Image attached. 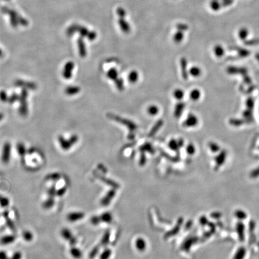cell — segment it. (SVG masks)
Masks as SVG:
<instances>
[{
    "instance_id": "cell-46",
    "label": "cell",
    "mask_w": 259,
    "mask_h": 259,
    "mask_svg": "<svg viewBox=\"0 0 259 259\" xmlns=\"http://www.w3.org/2000/svg\"><path fill=\"white\" fill-rule=\"evenodd\" d=\"M109 256V253L108 251H105L101 256L100 259H108V257Z\"/></svg>"
},
{
    "instance_id": "cell-17",
    "label": "cell",
    "mask_w": 259,
    "mask_h": 259,
    "mask_svg": "<svg viewBox=\"0 0 259 259\" xmlns=\"http://www.w3.org/2000/svg\"><path fill=\"white\" fill-rule=\"evenodd\" d=\"M118 76V72L115 68L109 69L107 72V77L112 81H115Z\"/></svg>"
},
{
    "instance_id": "cell-16",
    "label": "cell",
    "mask_w": 259,
    "mask_h": 259,
    "mask_svg": "<svg viewBox=\"0 0 259 259\" xmlns=\"http://www.w3.org/2000/svg\"><path fill=\"white\" fill-rule=\"evenodd\" d=\"M188 73L194 78H198L201 75L202 70L198 66H193L189 69Z\"/></svg>"
},
{
    "instance_id": "cell-26",
    "label": "cell",
    "mask_w": 259,
    "mask_h": 259,
    "mask_svg": "<svg viewBox=\"0 0 259 259\" xmlns=\"http://www.w3.org/2000/svg\"><path fill=\"white\" fill-rule=\"evenodd\" d=\"M79 54L82 57H85L86 55V49L85 47V45L82 41L79 42Z\"/></svg>"
},
{
    "instance_id": "cell-1",
    "label": "cell",
    "mask_w": 259,
    "mask_h": 259,
    "mask_svg": "<svg viewBox=\"0 0 259 259\" xmlns=\"http://www.w3.org/2000/svg\"><path fill=\"white\" fill-rule=\"evenodd\" d=\"M107 116L109 119H111L119 124H123V126H126L130 130V131H134L136 130L137 129V126L132 121H130L129 119L122 118L121 116H119L116 115H115L112 113H109L107 114Z\"/></svg>"
},
{
    "instance_id": "cell-49",
    "label": "cell",
    "mask_w": 259,
    "mask_h": 259,
    "mask_svg": "<svg viewBox=\"0 0 259 259\" xmlns=\"http://www.w3.org/2000/svg\"><path fill=\"white\" fill-rule=\"evenodd\" d=\"M134 137H135V135L133 133V131H131L130 134H129L128 135V139H130V140H132V139H134Z\"/></svg>"
},
{
    "instance_id": "cell-27",
    "label": "cell",
    "mask_w": 259,
    "mask_h": 259,
    "mask_svg": "<svg viewBox=\"0 0 259 259\" xmlns=\"http://www.w3.org/2000/svg\"><path fill=\"white\" fill-rule=\"evenodd\" d=\"M169 147L171 150H174V151L177 150H178L179 148H180L179 145H178V140H176L174 139H172V140H170V142L169 143Z\"/></svg>"
},
{
    "instance_id": "cell-4",
    "label": "cell",
    "mask_w": 259,
    "mask_h": 259,
    "mask_svg": "<svg viewBox=\"0 0 259 259\" xmlns=\"http://www.w3.org/2000/svg\"><path fill=\"white\" fill-rule=\"evenodd\" d=\"M199 123L198 118L193 113H190L182 123V126L186 128L194 127L197 126Z\"/></svg>"
},
{
    "instance_id": "cell-41",
    "label": "cell",
    "mask_w": 259,
    "mask_h": 259,
    "mask_svg": "<svg viewBox=\"0 0 259 259\" xmlns=\"http://www.w3.org/2000/svg\"><path fill=\"white\" fill-rule=\"evenodd\" d=\"M67 190V188L65 187H63L60 189H59L58 191H57V195L58 196H63Z\"/></svg>"
},
{
    "instance_id": "cell-43",
    "label": "cell",
    "mask_w": 259,
    "mask_h": 259,
    "mask_svg": "<svg viewBox=\"0 0 259 259\" xmlns=\"http://www.w3.org/2000/svg\"><path fill=\"white\" fill-rule=\"evenodd\" d=\"M243 81H244L245 83L247 84H251V78L249 76H248L247 75V74H245V75H243Z\"/></svg>"
},
{
    "instance_id": "cell-52",
    "label": "cell",
    "mask_w": 259,
    "mask_h": 259,
    "mask_svg": "<svg viewBox=\"0 0 259 259\" xmlns=\"http://www.w3.org/2000/svg\"><path fill=\"white\" fill-rule=\"evenodd\" d=\"M1 197H2V196H1V195H0V199H1Z\"/></svg>"
},
{
    "instance_id": "cell-51",
    "label": "cell",
    "mask_w": 259,
    "mask_h": 259,
    "mask_svg": "<svg viewBox=\"0 0 259 259\" xmlns=\"http://www.w3.org/2000/svg\"><path fill=\"white\" fill-rule=\"evenodd\" d=\"M257 60H258L259 61V55H257Z\"/></svg>"
},
{
    "instance_id": "cell-11",
    "label": "cell",
    "mask_w": 259,
    "mask_h": 259,
    "mask_svg": "<svg viewBox=\"0 0 259 259\" xmlns=\"http://www.w3.org/2000/svg\"><path fill=\"white\" fill-rule=\"evenodd\" d=\"M185 107V104L182 102H178L175 105L174 109V116H175V118H178L181 116Z\"/></svg>"
},
{
    "instance_id": "cell-42",
    "label": "cell",
    "mask_w": 259,
    "mask_h": 259,
    "mask_svg": "<svg viewBox=\"0 0 259 259\" xmlns=\"http://www.w3.org/2000/svg\"><path fill=\"white\" fill-rule=\"evenodd\" d=\"M22 256L21 253L19 251H17L13 254L12 257L10 259H21Z\"/></svg>"
},
{
    "instance_id": "cell-18",
    "label": "cell",
    "mask_w": 259,
    "mask_h": 259,
    "mask_svg": "<svg viewBox=\"0 0 259 259\" xmlns=\"http://www.w3.org/2000/svg\"><path fill=\"white\" fill-rule=\"evenodd\" d=\"M201 97V92L198 89H194L190 92V98L193 101H197Z\"/></svg>"
},
{
    "instance_id": "cell-29",
    "label": "cell",
    "mask_w": 259,
    "mask_h": 259,
    "mask_svg": "<svg viewBox=\"0 0 259 259\" xmlns=\"http://www.w3.org/2000/svg\"><path fill=\"white\" fill-rule=\"evenodd\" d=\"M214 53L217 57H221L224 55V50L220 46H216L214 48Z\"/></svg>"
},
{
    "instance_id": "cell-38",
    "label": "cell",
    "mask_w": 259,
    "mask_h": 259,
    "mask_svg": "<svg viewBox=\"0 0 259 259\" xmlns=\"http://www.w3.org/2000/svg\"><path fill=\"white\" fill-rule=\"evenodd\" d=\"M254 103L253 98L251 97H249L246 102V105L247 106V108L253 110V109L254 108Z\"/></svg>"
},
{
    "instance_id": "cell-13",
    "label": "cell",
    "mask_w": 259,
    "mask_h": 259,
    "mask_svg": "<svg viewBox=\"0 0 259 259\" xmlns=\"http://www.w3.org/2000/svg\"><path fill=\"white\" fill-rule=\"evenodd\" d=\"M3 216L4 218L5 219V223L7 226L9 227V228L13 232H16V228H15V226L13 223V222L12 221V220L11 219V218L9 216V212L5 211L3 213Z\"/></svg>"
},
{
    "instance_id": "cell-20",
    "label": "cell",
    "mask_w": 259,
    "mask_h": 259,
    "mask_svg": "<svg viewBox=\"0 0 259 259\" xmlns=\"http://www.w3.org/2000/svg\"><path fill=\"white\" fill-rule=\"evenodd\" d=\"M15 240V237L13 235H7L3 237L1 239L0 242L2 245H7L13 242Z\"/></svg>"
},
{
    "instance_id": "cell-35",
    "label": "cell",
    "mask_w": 259,
    "mask_h": 259,
    "mask_svg": "<svg viewBox=\"0 0 259 259\" xmlns=\"http://www.w3.org/2000/svg\"><path fill=\"white\" fill-rule=\"evenodd\" d=\"M9 99V96L7 94L6 92L4 90L0 91V100L2 102H7Z\"/></svg>"
},
{
    "instance_id": "cell-37",
    "label": "cell",
    "mask_w": 259,
    "mask_h": 259,
    "mask_svg": "<svg viewBox=\"0 0 259 259\" xmlns=\"http://www.w3.org/2000/svg\"><path fill=\"white\" fill-rule=\"evenodd\" d=\"M47 194L49 197L54 198L55 196L57 195V190L55 188V185L52 186L47 191Z\"/></svg>"
},
{
    "instance_id": "cell-8",
    "label": "cell",
    "mask_w": 259,
    "mask_h": 259,
    "mask_svg": "<svg viewBox=\"0 0 259 259\" xmlns=\"http://www.w3.org/2000/svg\"><path fill=\"white\" fill-rule=\"evenodd\" d=\"M15 85L16 86H19V87H22V88H25L26 89H31V90L36 89L37 87V85L34 82H28V81H23V80H16L15 82Z\"/></svg>"
},
{
    "instance_id": "cell-3",
    "label": "cell",
    "mask_w": 259,
    "mask_h": 259,
    "mask_svg": "<svg viewBox=\"0 0 259 259\" xmlns=\"http://www.w3.org/2000/svg\"><path fill=\"white\" fill-rule=\"evenodd\" d=\"M58 141L61 147L64 150H68L74 144L78 141V136L76 134L73 135L68 140H66L62 136L58 137Z\"/></svg>"
},
{
    "instance_id": "cell-5",
    "label": "cell",
    "mask_w": 259,
    "mask_h": 259,
    "mask_svg": "<svg viewBox=\"0 0 259 259\" xmlns=\"http://www.w3.org/2000/svg\"><path fill=\"white\" fill-rule=\"evenodd\" d=\"M11 155V145L9 142L4 143L1 155V160L3 163L7 164L9 162Z\"/></svg>"
},
{
    "instance_id": "cell-50",
    "label": "cell",
    "mask_w": 259,
    "mask_h": 259,
    "mask_svg": "<svg viewBox=\"0 0 259 259\" xmlns=\"http://www.w3.org/2000/svg\"><path fill=\"white\" fill-rule=\"evenodd\" d=\"M2 55V51L0 49V57H1Z\"/></svg>"
},
{
    "instance_id": "cell-14",
    "label": "cell",
    "mask_w": 259,
    "mask_h": 259,
    "mask_svg": "<svg viewBox=\"0 0 259 259\" xmlns=\"http://www.w3.org/2000/svg\"><path fill=\"white\" fill-rule=\"evenodd\" d=\"M81 91V88L78 86H69L65 89V92L68 95H73L78 94Z\"/></svg>"
},
{
    "instance_id": "cell-22",
    "label": "cell",
    "mask_w": 259,
    "mask_h": 259,
    "mask_svg": "<svg viewBox=\"0 0 259 259\" xmlns=\"http://www.w3.org/2000/svg\"><path fill=\"white\" fill-rule=\"evenodd\" d=\"M55 203V200H54V198L52 197H49L45 200V202L43 203V207L46 209H50Z\"/></svg>"
},
{
    "instance_id": "cell-33",
    "label": "cell",
    "mask_w": 259,
    "mask_h": 259,
    "mask_svg": "<svg viewBox=\"0 0 259 259\" xmlns=\"http://www.w3.org/2000/svg\"><path fill=\"white\" fill-rule=\"evenodd\" d=\"M60 178V174H59L58 173H54L49 174L46 177V178L47 179L53 180V181H57V180L59 179Z\"/></svg>"
},
{
    "instance_id": "cell-23",
    "label": "cell",
    "mask_w": 259,
    "mask_h": 259,
    "mask_svg": "<svg viewBox=\"0 0 259 259\" xmlns=\"http://www.w3.org/2000/svg\"><path fill=\"white\" fill-rule=\"evenodd\" d=\"M147 112L151 116H155L159 112V108L156 105H151L147 108Z\"/></svg>"
},
{
    "instance_id": "cell-44",
    "label": "cell",
    "mask_w": 259,
    "mask_h": 259,
    "mask_svg": "<svg viewBox=\"0 0 259 259\" xmlns=\"http://www.w3.org/2000/svg\"><path fill=\"white\" fill-rule=\"evenodd\" d=\"M98 251V248L97 247H96V248H94V249L92 250V251L90 253L89 257H90L91 258H93V257H94V256L97 254V253Z\"/></svg>"
},
{
    "instance_id": "cell-12",
    "label": "cell",
    "mask_w": 259,
    "mask_h": 259,
    "mask_svg": "<svg viewBox=\"0 0 259 259\" xmlns=\"http://www.w3.org/2000/svg\"><path fill=\"white\" fill-rule=\"evenodd\" d=\"M163 124H164V121L162 119H159L158 121H157L154 124V126L152 127V128L151 129V131H150L148 134V137H153L158 132V131L161 128Z\"/></svg>"
},
{
    "instance_id": "cell-2",
    "label": "cell",
    "mask_w": 259,
    "mask_h": 259,
    "mask_svg": "<svg viewBox=\"0 0 259 259\" xmlns=\"http://www.w3.org/2000/svg\"><path fill=\"white\" fill-rule=\"evenodd\" d=\"M28 95V92L27 89L25 88L22 89L19 98V102L21 105L19 109V112L22 116H26L28 114V103L26 101Z\"/></svg>"
},
{
    "instance_id": "cell-25",
    "label": "cell",
    "mask_w": 259,
    "mask_h": 259,
    "mask_svg": "<svg viewBox=\"0 0 259 259\" xmlns=\"http://www.w3.org/2000/svg\"><path fill=\"white\" fill-rule=\"evenodd\" d=\"M17 151L18 152L19 155L21 157H23L26 153V150L24 145L22 143H19L17 145Z\"/></svg>"
},
{
    "instance_id": "cell-39",
    "label": "cell",
    "mask_w": 259,
    "mask_h": 259,
    "mask_svg": "<svg viewBox=\"0 0 259 259\" xmlns=\"http://www.w3.org/2000/svg\"><path fill=\"white\" fill-rule=\"evenodd\" d=\"M140 150L143 151H150V152L152 151V145H151V143H147L143 144V145L140 147Z\"/></svg>"
},
{
    "instance_id": "cell-19",
    "label": "cell",
    "mask_w": 259,
    "mask_h": 259,
    "mask_svg": "<svg viewBox=\"0 0 259 259\" xmlns=\"http://www.w3.org/2000/svg\"><path fill=\"white\" fill-rule=\"evenodd\" d=\"M184 92L182 89H180V88H177L176 89L174 90L173 95V97L179 101H181V100H182L184 97Z\"/></svg>"
},
{
    "instance_id": "cell-15",
    "label": "cell",
    "mask_w": 259,
    "mask_h": 259,
    "mask_svg": "<svg viewBox=\"0 0 259 259\" xmlns=\"http://www.w3.org/2000/svg\"><path fill=\"white\" fill-rule=\"evenodd\" d=\"M139 73L136 70H132L128 75V81L131 84H136L139 80Z\"/></svg>"
},
{
    "instance_id": "cell-36",
    "label": "cell",
    "mask_w": 259,
    "mask_h": 259,
    "mask_svg": "<svg viewBox=\"0 0 259 259\" xmlns=\"http://www.w3.org/2000/svg\"><path fill=\"white\" fill-rule=\"evenodd\" d=\"M9 205V200L7 197H1L0 199V205L2 208H5Z\"/></svg>"
},
{
    "instance_id": "cell-40",
    "label": "cell",
    "mask_w": 259,
    "mask_h": 259,
    "mask_svg": "<svg viewBox=\"0 0 259 259\" xmlns=\"http://www.w3.org/2000/svg\"><path fill=\"white\" fill-rule=\"evenodd\" d=\"M187 152L189 154H193L195 152V147L194 145L192 143H190L189 145H188V146L187 147Z\"/></svg>"
},
{
    "instance_id": "cell-6",
    "label": "cell",
    "mask_w": 259,
    "mask_h": 259,
    "mask_svg": "<svg viewBox=\"0 0 259 259\" xmlns=\"http://www.w3.org/2000/svg\"><path fill=\"white\" fill-rule=\"evenodd\" d=\"M74 67V64L72 61L67 62L64 65V68L63 72V77L66 79H69L71 78L72 71Z\"/></svg>"
},
{
    "instance_id": "cell-30",
    "label": "cell",
    "mask_w": 259,
    "mask_h": 259,
    "mask_svg": "<svg viewBox=\"0 0 259 259\" xmlns=\"http://www.w3.org/2000/svg\"><path fill=\"white\" fill-rule=\"evenodd\" d=\"M245 123L244 121L242 119H230L229 121V123L233 126H240L242 124H243Z\"/></svg>"
},
{
    "instance_id": "cell-7",
    "label": "cell",
    "mask_w": 259,
    "mask_h": 259,
    "mask_svg": "<svg viewBox=\"0 0 259 259\" xmlns=\"http://www.w3.org/2000/svg\"><path fill=\"white\" fill-rule=\"evenodd\" d=\"M61 235L64 239L68 240L71 245L74 246L76 243V239L74 237L71 232L68 229H63L61 232Z\"/></svg>"
},
{
    "instance_id": "cell-28",
    "label": "cell",
    "mask_w": 259,
    "mask_h": 259,
    "mask_svg": "<svg viewBox=\"0 0 259 259\" xmlns=\"http://www.w3.org/2000/svg\"><path fill=\"white\" fill-rule=\"evenodd\" d=\"M19 95L17 94L16 93H13L10 97H9L7 102L10 104H12L16 102V101H19Z\"/></svg>"
},
{
    "instance_id": "cell-32",
    "label": "cell",
    "mask_w": 259,
    "mask_h": 259,
    "mask_svg": "<svg viewBox=\"0 0 259 259\" xmlns=\"http://www.w3.org/2000/svg\"><path fill=\"white\" fill-rule=\"evenodd\" d=\"M227 71L229 74H235L239 73V68H237L236 67H229L227 68Z\"/></svg>"
},
{
    "instance_id": "cell-34",
    "label": "cell",
    "mask_w": 259,
    "mask_h": 259,
    "mask_svg": "<svg viewBox=\"0 0 259 259\" xmlns=\"http://www.w3.org/2000/svg\"><path fill=\"white\" fill-rule=\"evenodd\" d=\"M208 146L210 148V150L212 152H217L219 150V147L217 143H216L214 142H210L208 143Z\"/></svg>"
},
{
    "instance_id": "cell-24",
    "label": "cell",
    "mask_w": 259,
    "mask_h": 259,
    "mask_svg": "<svg viewBox=\"0 0 259 259\" xmlns=\"http://www.w3.org/2000/svg\"><path fill=\"white\" fill-rule=\"evenodd\" d=\"M115 84L116 88L120 91H123L124 89V81L123 79L121 78H117L115 81Z\"/></svg>"
},
{
    "instance_id": "cell-10",
    "label": "cell",
    "mask_w": 259,
    "mask_h": 259,
    "mask_svg": "<svg viewBox=\"0 0 259 259\" xmlns=\"http://www.w3.org/2000/svg\"><path fill=\"white\" fill-rule=\"evenodd\" d=\"M85 216V214L81 212H75L70 213L67 216V219L70 222H76L78 220L82 219Z\"/></svg>"
},
{
    "instance_id": "cell-31",
    "label": "cell",
    "mask_w": 259,
    "mask_h": 259,
    "mask_svg": "<svg viewBox=\"0 0 259 259\" xmlns=\"http://www.w3.org/2000/svg\"><path fill=\"white\" fill-rule=\"evenodd\" d=\"M22 237L26 241L29 242L33 239V235L29 231H25L22 233Z\"/></svg>"
},
{
    "instance_id": "cell-21",
    "label": "cell",
    "mask_w": 259,
    "mask_h": 259,
    "mask_svg": "<svg viewBox=\"0 0 259 259\" xmlns=\"http://www.w3.org/2000/svg\"><path fill=\"white\" fill-rule=\"evenodd\" d=\"M70 254L71 255V256H73L74 259H79L82 257L81 251L76 247H73L70 249Z\"/></svg>"
},
{
    "instance_id": "cell-45",
    "label": "cell",
    "mask_w": 259,
    "mask_h": 259,
    "mask_svg": "<svg viewBox=\"0 0 259 259\" xmlns=\"http://www.w3.org/2000/svg\"><path fill=\"white\" fill-rule=\"evenodd\" d=\"M0 259H9L6 253L4 251H0Z\"/></svg>"
},
{
    "instance_id": "cell-48",
    "label": "cell",
    "mask_w": 259,
    "mask_h": 259,
    "mask_svg": "<svg viewBox=\"0 0 259 259\" xmlns=\"http://www.w3.org/2000/svg\"><path fill=\"white\" fill-rule=\"evenodd\" d=\"M178 145H179V147H183V145H184V140L182 139H181V138H180V139H179L178 140Z\"/></svg>"
},
{
    "instance_id": "cell-9",
    "label": "cell",
    "mask_w": 259,
    "mask_h": 259,
    "mask_svg": "<svg viewBox=\"0 0 259 259\" xmlns=\"http://www.w3.org/2000/svg\"><path fill=\"white\" fill-rule=\"evenodd\" d=\"M188 63L185 58L183 57L181 58L180 60V67H181V74L182 77L184 80H187L188 78V71L187 68Z\"/></svg>"
},
{
    "instance_id": "cell-47",
    "label": "cell",
    "mask_w": 259,
    "mask_h": 259,
    "mask_svg": "<svg viewBox=\"0 0 259 259\" xmlns=\"http://www.w3.org/2000/svg\"><path fill=\"white\" fill-rule=\"evenodd\" d=\"M91 223H92V224H98V222H99V219H98L97 217L94 216V217H92V218H91Z\"/></svg>"
}]
</instances>
